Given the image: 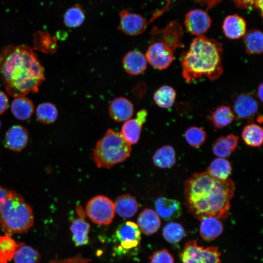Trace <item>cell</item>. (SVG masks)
Masks as SVG:
<instances>
[{
    "label": "cell",
    "mask_w": 263,
    "mask_h": 263,
    "mask_svg": "<svg viewBox=\"0 0 263 263\" xmlns=\"http://www.w3.org/2000/svg\"><path fill=\"white\" fill-rule=\"evenodd\" d=\"M235 189L230 178L221 180L207 171L192 174L185 181L184 195L188 211L201 220L205 217L226 219Z\"/></svg>",
    "instance_id": "obj_1"
},
{
    "label": "cell",
    "mask_w": 263,
    "mask_h": 263,
    "mask_svg": "<svg viewBox=\"0 0 263 263\" xmlns=\"http://www.w3.org/2000/svg\"><path fill=\"white\" fill-rule=\"evenodd\" d=\"M0 74L6 92L14 98L38 92L45 79L37 55L25 45H8L1 50Z\"/></svg>",
    "instance_id": "obj_2"
},
{
    "label": "cell",
    "mask_w": 263,
    "mask_h": 263,
    "mask_svg": "<svg viewBox=\"0 0 263 263\" xmlns=\"http://www.w3.org/2000/svg\"><path fill=\"white\" fill-rule=\"evenodd\" d=\"M222 44L204 35L193 39L188 50L180 56L182 75L188 83L195 82L205 76L211 80L223 73Z\"/></svg>",
    "instance_id": "obj_3"
},
{
    "label": "cell",
    "mask_w": 263,
    "mask_h": 263,
    "mask_svg": "<svg viewBox=\"0 0 263 263\" xmlns=\"http://www.w3.org/2000/svg\"><path fill=\"white\" fill-rule=\"evenodd\" d=\"M34 223L31 207L14 191L9 190L0 205V225L8 234L28 231Z\"/></svg>",
    "instance_id": "obj_4"
},
{
    "label": "cell",
    "mask_w": 263,
    "mask_h": 263,
    "mask_svg": "<svg viewBox=\"0 0 263 263\" xmlns=\"http://www.w3.org/2000/svg\"><path fill=\"white\" fill-rule=\"evenodd\" d=\"M131 145L121 132L109 129L93 150V160L98 168L110 169L130 156Z\"/></svg>",
    "instance_id": "obj_5"
},
{
    "label": "cell",
    "mask_w": 263,
    "mask_h": 263,
    "mask_svg": "<svg viewBox=\"0 0 263 263\" xmlns=\"http://www.w3.org/2000/svg\"><path fill=\"white\" fill-rule=\"evenodd\" d=\"M180 257L182 263H221V253L217 247L200 246L196 240L185 244Z\"/></svg>",
    "instance_id": "obj_6"
},
{
    "label": "cell",
    "mask_w": 263,
    "mask_h": 263,
    "mask_svg": "<svg viewBox=\"0 0 263 263\" xmlns=\"http://www.w3.org/2000/svg\"><path fill=\"white\" fill-rule=\"evenodd\" d=\"M141 240L140 230L138 225L131 221L120 225L113 235L116 253L126 254L137 247Z\"/></svg>",
    "instance_id": "obj_7"
},
{
    "label": "cell",
    "mask_w": 263,
    "mask_h": 263,
    "mask_svg": "<svg viewBox=\"0 0 263 263\" xmlns=\"http://www.w3.org/2000/svg\"><path fill=\"white\" fill-rule=\"evenodd\" d=\"M86 214L96 224L109 225L115 214L114 203L104 195L95 196L88 202L86 206Z\"/></svg>",
    "instance_id": "obj_8"
},
{
    "label": "cell",
    "mask_w": 263,
    "mask_h": 263,
    "mask_svg": "<svg viewBox=\"0 0 263 263\" xmlns=\"http://www.w3.org/2000/svg\"><path fill=\"white\" fill-rule=\"evenodd\" d=\"M259 106L256 95L244 92L236 95L232 110L237 120L251 121L258 113Z\"/></svg>",
    "instance_id": "obj_9"
},
{
    "label": "cell",
    "mask_w": 263,
    "mask_h": 263,
    "mask_svg": "<svg viewBox=\"0 0 263 263\" xmlns=\"http://www.w3.org/2000/svg\"><path fill=\"white\" fill-rule=\"evenodd\" d=\"M174 51L165 43L155 41L148 47L146 53L147 62L158 70L167 68L173 60Z\"/></svg>",
    "instance_id": "obj_10"
},
{
    "label": "cell",
    "mask_w": 263,
    "mask_h": 263,
    "mask_svg": "<svg viewBox=\"0 0 263 263\" xmlns=\"http://www.w3.org/2000/svg\"><path fill=\"white\" fill-rule=\"evenodd\" d=\"M120 21L117 29L129 36H136L142 34L146 29L147 21L141 15L131 13L126 9L119 13Z\"/></svg>",
    "instance_id": "obj_11"
},
{
    "label": "cell",
    "mask_w": 263,
    "mask_h": 263,
    "mask_svg": "<svg viewBox=\"0 0 263 263\" xmlns=\"http://www.w3.org/2000/svg\"><path fill=\"white\" fill-rule=\"evenodd\" d=\"M184 23L187 30L198 37L203 35L208 30L211 25V20L206 12L196 9L187 14Z\"/></svg>",
    "instance_id": "obj_12"
},
{
    "label": "cell",
    "mask_w": 263,
    "mask_h": 263,
    "mask_svg": "<svg viewBox=\"0 0 263 263\" xmlns=\"http://www.w3.org/2000/svg\"><path fill=\"white\" fill-rule=\"evenodd\" d=\"M151 34L153 37H158L159 41H162L174 51L184 45L182 42L183 32L180 25L176 21L170 22L162 30L154 27Z\"/></svg>",
    "instance_id": "obj_13"
},
{
    "label": "cell",
    "mask_w": 263,
    "mask_h": 263,
    "mask_svg": "<svg viewBox=\"0 0 263 263\" xmlns=\"http://www.w3.org/2000/svg\"><path fill=\"white\" fill-rule=\"evenodd\" d=\"M147 115V111L142 109L137 113L135 118L129 119L123 124L121 133L130 144H134L139 140Z\"/></svg>",
    "instance_id": "obj_14"
},
{
    "label": "cell",
    "mask_w": 263,
    "mask_h": 263,
    "mask_svg": "<svg viewBox=\"0 0 263 263\" xmlns=\"http://www.w3.org/2000/svg\"><path fill=\"white\" fill-rule=\"evenodd\" d=\"M76 212L78 217L72 222L70 229L72 239L75 245L78 246L88 243L90 226L85 220V213L80 205L77 206Z\"/></svg>",
    "instance_id": "obj_15"
},
{
    "label": "cell",
    "mask_w": 263,
    "mask_h": 263,
    "mask_svg": "<svg viewBox=\"0 0 263 263\" xmlns=\"http://www.w3.org/2000/svg\"><path fill=\"white\" fill-rule=\"evenodd\" d=\"M28 142V133L26 129L22 126H12L6 133L5 145L11 150L20 151L25 148Z\"/></svg>",
    "instance_id": "obj_16"
},
{
    "label": "cell",
    "mask_w": 263,
    "mask_h": 263,
    "mask_svg": "<svg viewBox=\"0 0 263 263\" xmlns=\"http://www.w3.org/2000/svg\"><path fill=\"white\" fill-rule=\"evenodd\" d=\"M155 207L157 214L167 220L177 219L182 214L181 205L174 199L158 197L155 200Z\"/></svg>",
    "instance_id": "obj_17"
},
{
    "label": "cell",
    "mask_w": 263,
    "mask_h": 263,
    "mask_svg": "<svg viewBox=\"0 0 263 263\" xmlns=\"http://www.w3.org/2000/svg\"><path fill=\"white\" fill-rule=\"evenodd\" d=\"M133 112L132 103L128 99L124 97L114 99L109 107L110 117L118 122L129 120L132 116Z\"/></svg>",
    "instance_id": "obj_18"
},
{
    "label": "cell",
    "mask_w": 263,
    "mask_h": 263,
    "mask_svg": "<svg viewBox=\"0 0 263 263\" xmlns=\"http://www.w3.org/2000/svg\"><path fill=\"white\" fill-rule=\"evenodd\" d=\"M123 66L125 71L132 75L141 74L147 68L145 56L138 50L128 52L123 58Z\"/></svg>",
    "instance_id": "obj_19"
},
{
    "label": "cell",
    "mask_w": 263,
    "mask_h": 263,
    "mask_svg": "<svg viewBox=\"0 0 263 263\" xmlns=\"http://www.w3.org/2000/svg\"><path fill=\"white\" fill-rule=\"evenodd\" d=\"M223 29L225 36L235 39L243 37L246 32V24L244 19L237 15L227 16L223 23Z\"/></svg>",
    "instance_id": "obj_20"
},
{
    "label": "cell",
    "mask_w": 263,
    "mask_h": 263,
    "mask_svg": "<svg viewBox=\"0 0 263 263\" xmlns=\"http://www.w3.org/2000/svg\"><path fill=\"white\" fill-rule=\"evenodd\" d=\"M137 225L144 234L150 235L156 232L161 225L159 216L151 208H145L137 219Z\"/></svg>",
    "instance_id": "obj_21"
},
{
    "label": "cell",
    "mask_w": 263,
    "mask_h": 263,
    "mask_svg": "<svg viewBox=\"0 0 263 263\" xmlns=\"http://www.w3.org/2000/svg\"><path fill=\"white\" fill-rule=\"evenodd\" d=\"M238 139V136L232 133L219 137L212 143L213 153L219 157H228L236 149Z\"/></svg>",
    "instance_id": "obj_22"
},
{
    "label": "cell",
    "mask_w": 263,
    "mask_h": 263,
    "mask_svg": "<svg viewBox=\"0 0 263 263\" xmlns=\"http://www.w3.org/2000/svg\"><path fill=\"white\" fill-rule=\"evenodd\" d=\"M221 220L213 217H205L200 220V233L204 240L212 241L220 236L224 229Z\"/></svg>",
    "instance_id": "obj_23"
},
{
    "label": "cell",
    "mask_w": 263,
    "mask_h": 263,
    "mask_svg": "<svg viewBox=\"0 0 263 263\" xmlns=\"http://www.w3.org/2000/svg\"><path fill=\"white\" fill-rule=\"evenodd\" d=\"M114 205L118 215L126 218L133 216L139 207L137 200L129 194H123L118 196L115 200Z\"/></svg>",
    "instance_id": "obj_24"
},
{
    "label": "cell",
    "mask_w": 263,
    "mask_h": 263,
    "mask_svg": "<svg viewBox=\"0 0 263 263\" xmlns=\"http://www.w3.org/2000/svg\"><path fill=\"white\" fill-rule=\"evenodd\" d=\"M235 118L232 108L227 105L217 106L210 112L208 118L216 129H222L229 125Z\"/></svg>",
    "instance_id": "obj_25"
},
{
    "label": "cell",
    "mask_w": 263,
    "mask_h": 263,
    "mask_svg": "<svg viewBox=\"0 0 263 263\" xmlns=\"http://www.w3.org/2000/svg\"><path fill=\"white\" fill-rule=\"evenodd\" d=\"M34 48L45 54H52L58 48L56 37L48 33L38 31L33 35Z\"/></svg>",
    "instance_id": "obj_26"
},
{
    "label": "cell",
    "mask_w": 263,
    "mask_h": 263,
    "mask_svg": "<svg viewBox=\"0 0 263 263\" xmlns=\"http://www.w3.org/2000/svg\"><path fill=\"white\" fill-rule=\"evenodd\" d=\"M154 164L161 169H169L176 162V152L170 145H164L159 148L152 156Z\"/></svg>",
    "instance_id": "obj_27"
},
{
    "label": "cell",
    "mask_w": 263,
    "mask_h": 263,
    "mask_svg": "<svg viewBox=\"0 0 263 263\" xmlns=\"http://www.w3.org/2000/svg\"><path fill=\"white\" fill-rule=\"evenodd\" d=\"M243 38L246 52L250 55H260L263 50V35L258 29L246 32Z\"/></svg>",
    "instance_id": "obj_28"
},
{
    "label": "cell",
    "mask_w": 263,
    "mask_h": 263,
    "mask_svg": "<svg viewBox=\"0 0 263 263\" xmlns=\"http://www.w3.org/2000/svg\"><path fill=\"white\" fill-rule=\"evenodd\" d=\"M11 110L16 118L21 120H26L32 116L34 106L29 99L25 96H19L15 97L12 101Z\"/></svg>",
    "instance_id": "obj_29"
},
{
    "label": "cell",
    "mask_w": 263,
    "mask_h": 263,
    "mask_svg": "<svg viewBox=\"0 0 263 263\" xmlns=\"http://www.w3.org/2000/svg\"><path fill=\"white\" fill-rule=\"evenodd\" d=\"M207 172L213 178L221 180L229 178L232 168L229 161L227 159L218 157L213 159L207 169Z\"/></svg>",
    "instance_id": "obj_30"
},
{
    "label": "cell",
    "mask_w": 263,
    "mask_h": 263,
    "mask_svg": "<svg viewBox=\"0 0 263 263\" xmlns=\"http://www.w3.org/2000/svg\"><path fill=\"white\" fill-rule=\"evenodd\" d=\"M244 143L253 147H260L263 140V130L259 125L250 123L245 126L242 132Z\"/></svg>",
    "instance_id": "obj_31"
},
{
    "label": "cell",
    "mask_w": 263,
    "mask_h": 263,
    "mask_svg": "<svg viewBox=\"0 0 263 263\" xmlns=\"http://www.w3.org/2000/svg\"><path fill=\"white\" fill-rule=\"evenodd\" d=\"M176 97V92L172 87L163 85L154 93L153 100L159 107L168 109L173 106Z\"/></svg>",
    "instance_id": "obj_32"
},
{
    "label": "cell",
    "mask_w": 263,
    "mask_h": 263,
    "mask_svg": "<svg viewBox=\"0 0 263 263\" xmlns=\"http://www.w3.org/2000/svg\"><path fill=\"white\" fill-rule=\"evenodd\" d=\"M13 259L15 263H39L40 256L34 248L20 243L18 244Z\"/></svg>",
    "instance_id": "obj_33"
},
{
    "label": "cell",
    "mask_w": 263,
    "mask_h": 263,
    "mask_svg": "<svg viewBox=\"0 0 263 263\" xmlns=\"http://www.w3.org/2000/svg\"><path fill=\"white\" fill-rule=\"evenodd\" d=\"M18 246L15 241L6 233L0 235V263H8L12 259Z\"/></svg>",
    "instance_id": "obj_34"
},
{
    "label": "cell",
    "mask_w": 263,
    "mask_h": 263,
    "mask_svg": "<svg viewBox=\"0 0 263 263\" xmlns=\"http://www.w3.org/2000/svg\"><path fill=\"white\" fill-rule=\"evenodd\" d=\"M58 111L56 106L50 102L40 104L36 110L38 120L45 124L54 123L57 119Z\"/></svg>",
    "instance_id": "obj_35"
},
{
    "label": "cell",
    "mask_w": 263,
    "mask_h": 263,
    "mask_svg": "<svg viewBox=\"0 0 263 263\" xmlns=\"http://www.w3.org/2000/svg\"><path fill=\"white\" fill-rule=\"evenodd\" d=\"M185 234V230L179 223L170 222L163 228V236L170 244H177L182 240Z\"/></svg>",
    "instance_id": "obj_36"
},
{
    "label": "cell",
    "mask_w": 263,
    "mask_h": 263,
    "mask_svg": "<svg viewBox=\"0 0 263 263\" xmlns=\"http://www.w3.org/2000/svg\"><path fill=\"white\" fill-rule=\"evenodd\" d=\"M84 11L80 5H76L69 8L65 13L64 22L70 28H76L80 26L84 21Z\"/></svg>",
    "instance_id": "obj_37"
},
{
    "label": "cell",
    "mask_w": 263,
    "mask_h": 263,
    "mask_svg": "<svg viewBox=\"0 0 263 263\" xmlns=\"http://www.w3.org/2000/svg\"><path fill=\"white\" fill-rule=\"evenodd\" d=\"M184 135L187 143L194 148H199L203 145L207 137L206 132L196 126L188 128L186 130Z\"/></svg>",
    "instance_id": "obj_38"
},
{
    "label": "cell",
    "mask_w": 263,
    "mask_h": 263,
    "mask_svg": "<svg viewBox=\"0 0 263 263\" xmlns=\"http://www.w3.org/2000/svg\"><path fill=\"white\" fill-rule=\"evenodd\" d=\"M150 263H174V259L168 250L162 249L152 253L150 257Z\"/></svg>",
    "instance_id": "obj_39"
},
{
    "label": "cell",
    "mask_w": 263,
    "mask_h": 263,
    "mask_svg": "<svg viewBox=\"0 0 263 263\" xmlns=\"http://www.w3.org/2000/svg\"><path fill=\"white\" fill-rule=\"evenodd\" d=\"M236 6L240 9L255 8L263 13V0H232Z\"/></svg>",
    "instance_id": "obj_40"
},
{
    "label": "cell",
    "mask_w": 263,
    "mask_h": 263,
    "mask_svg": "<svg viewBox=\"0 0 263 263\" xmlns=\"http://www.w3.org/2000/svg\"><path fill=\"white\" fill-rule=\"evenodd\" d=\"M9 104L8 98L6 94L0 90V114L4 113Z\"/></svg>",
    "instance_id": "obj_41"
},
{
    "label": "cell",
    "mask_w": 263,
    "mask_h": 263,
    "mask_svg": "<svg viewBox=\"0 0 263 263\" xmlns=\"http://www.w3.org/2000/svg\"><path fill=\"white\" fill-rule=\"evenodd\" d=\"M263 83H261L258 88L257 92L256 94V97L259 100L261 101V103L263 102Z\"/></svg>",
    "instance_id": "obj_42"
},
{
    "label": "cell",
    "mask_w": 263,
    "mask_h": 263,
    "mask_svg": "<svg viewBox=\"0 0 263 263\" xmlns=\"http://www.w3.org/2000/svg\"><path fill=\"white\" fill-rule=\"evenodd\" d=\"M9 190L5 188L0 186V205L3 200L8 194Z\"/></svg>",
    "instance_id": "obj_43"
},
{
    "label": "cell",
    "mask_w": 263,
    "mask_h": 263,
    "mask_svg": "<svg viewBox=\"0 0 263 263\" xmlns=\"http://www.w3.org/2000/svg\"><path fill=\"white\" fill-rule=\"evenodd\" d=\"M257 120L259 123H262L263 121V117L262 115H258L257 117Z\"/></svg>",
    "instance_id": "obj_44"
},
{
    "label": "cell",
    "mask_w": 263,
    "mask_h": 263,
    "mask_svg": "<svg viewBox=\"0 0 263 263\" xmlns=\"http://www.w3.org/2000/svg\"><path fill=\"white\" fill-rule=\"evenodd\" d=\"M166 0L168 1V2H169L171 0Z\"/></svg>",
    "instance_id": "obj_45"
},
{
    "label": "cell",
    "mask_w": 263,
    "mask_h": 263,
    "mask_svg": "<svg viewBox=\"0 0 263 263\" xmlns=\"http://www.w3.org/2000/svg\"><path fill=\"white\" fill-rule=\"evenodd\" d=\"M0 126H1V123H0Z\"/></svg>",
    "instance_id": "obj_46"
}]
</instances>
